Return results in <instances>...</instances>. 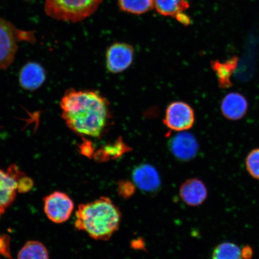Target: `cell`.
Instances as JSON below:
<instances>
[{
    "mask_svg": "<svg viewBox=\"0 0 259 259\" xmlns=\"http://www.w3.org/2000/svg\"><path fill=\"white\" fill-rule=\"evenodd\" d=\"M60 106L68 127L81 137L102 138L112 124L109 102L97 91H67L61 99Z\"/></svg>",
    "mask_w": 259,
    "mask_h": 259,
    "instance_id": "6da1fadb",
    "label": "cell"
},
{
    "mask_svg": "<svg viewBox=\"0 0 259 259\" xmlns=\"http://www.w3.org/2000/svg\"><path fill=\"white\" fill-rule=\"evenodd\" d=\"M122 219L120 209L108 197L80 204L74 226L97 241H108L118 231Z\"/></svg>",
    "mask_w": 259,
    "mask_h": 259,
    "instance_id": "7a4b0ae2",
    "label": "cell"
},
{
    "mask_svg": "<svg viewBox=\"0 0 259 259\" xmlns=\"http://www.w3.org/2000/svg\"><path fill=\"white\" fill-rule=\"evenodd\" d=\"M103 0H45L46 14L57 21L76 23L96 12Z\"/></svg>",
    "mask_w": 259,
    "mask_h": 259,
    "instance_id": "3957f363",
    "label": "cell"
},
{
    "mask_svg": "<svg viewBox=\"0 0 259 259\" xmlns=\"http://www.w3.org/2000/svg\"><path fill=\"white\" fill-rule=\"evenodd\" d=\"M18 30L11 22L0 17V70L7 69L14 61L18 42L25 40L21 35L28 34Z\"/></svg>",
    "mask_w": 259,
    "mask_h": 259,
    "instance_id": "277c9868",
    "label": "cell"
},
{
    "mask_svg": "<svg viewBox=\"0 0 259 259\" xmlns=\"http://www.w3.org/2000/svg\"><path fill=\"white\" fill-rule=\"evenodd\" d=\"M195 121L193 109L188 103L177 101L168 105L163 119L164 124L171 131L182 132L192 128Z\"/></svg>",
    "mask_w": 259,
    "mask_h": 259,
    "instance_id": "5b68a950",
    "label": "cell"
},
{
    "mask_svg": "<svg viewBox=\"0 0 259 259\" xmlns=\"http://www.w3.org/2000/svg\"><path fill=\"white\" fill-rule=\"evenodd\" d=\"M74 203L66 193L55 192L44 199V210L51 221L60 224L67 221L74 209Z\"/></svg>",
    "mask_w": 259,
    "mask_h": 259,
    "instance_id": "8992f818",
    "label": "cell"
},
{
    "mask_svg": "<svg viewBox=\"0 0 259 259\" xmlns=\"http://www.w3.org/2000/svg\"><path fill=\"white\" fill-rule=\"evenodd\" d=\"M134 48L125 43H115L106 53V66L110 73L124 72L131 67L134 59Z\"/></svg>",
    "mask_w": 259,
    "mask_h": 259,
    "instance_id": "52a82bcc",
    "label": "cell"
},
{
    "mask_svg": "<svg viewBox=\"0 0 259 259\" xmlns=\"http://www.w3.org/2000/svg\"><path fill=\"white\" fill-rule=\"evenodd\" d=\"M132 177L136 187L146 194H154L161 189L160 174L150 164L143 163L135 167Z\"/></svg>",
    "mask_w": 259,
    "mask_h": 259,
    "instance_id": "ba28073f",
    "label": "cell"
},
{
    "mask_svg": "<svg viewBox=\"0 0 259 259\" xmlns=\"http://www.w3.org/2000/svg\"><path fill=\"white\" fill-rule=\"evenodd\" d=\"M170 150L178 160L189 161L196 157L199 145L193 135L182 132L171 139Z\"/></svg>",
    "mask_w": 259,
    "mask_h": 259,
    "instance_id": "9c48e42d",
    "label": "cell"
},
{
    "mask_svg": "<svg viewBox=\"0 0 259 259\" xmlns=\"http://www.w3.org/2000/svg\"><path fill=\"white\" fill-rule=\"evenodd\" d=\"M180 196L188 206H198L207 199L208 190L201 180L190 178L181 186Z\"/></svg>",
    "mask_w": 259,
    "mask_h": 259,
    "instance_id": "30bf717a",
    "label": "cell"
},
{
    "mask_svg": "<svg viewBox=\"0 0 259 259\" xmlns=\"http://www.w3.org/2000/svg\"><path fill=\"white\" fill-rule=\"evenodd\" d=\"M248 103L241 94L232 92L226 95L221 103L222 115L227 119L238 121L241 119L248 111Z\"/></svg>",
    "mask_w": 259,
    "mask_h": 259,
    "instance_id": "8fae6325",
    "label": "cell"
},
{
    "mask_svg": "<svg viewBox=\"0 0 259 259\" xmlns=\"http://www.w3.org/2000/svg\"><path fill=\"white\" fill-rule=\"evenodd\" d=\"M46 73L37 63H28L22 67L19 74V83L22 88L30 91L38 89L45 82Z\"/></svg>",
    "mask_w": 259,
    "mask_h": 259,
    "instance_id": "7c38bea8",
    "label": "cell"
},
{
    "mask_svg": "<svg viewBox=\"0 0 259 259\" xmlns=\"http://www.w3.org/2000/svg\"><path fill=\"white\" fill-rule=\"evenodd\" d=\"M132 150V148L125 143L121 138L114 142H109L95 151L93 158L98 163H103L117 159L125 153Z\"/></svg>",
    "mask_w": 259,
    "mask_h": 259,
    "instance_id": "4fadbf2b",
    "label": "cell"
},
{
    "mask_svg": "<svg viewBox=\"0 0 259 259\" xmlns=\"http://www.w3.org/2000/svg\"><path fill=\"white\" fill-rule=\"evenodd\" d=\"M18 181L10 172L0 170V208L5 209L14 202Z\"/></svg>",
    "mask_w": 259,
    "mask_h": 259,
    "instance_id": "5bb4252c",
    "label": "cell"
},
{
    "mask_svg": "<svg viewBox=\"0 0 259 259\" xmlns=\"http://www.w3.org/2000/svg\"><path fill=\"white\" fill-rule=\"evenodd\" d=\"M238 62L237 57L229 58L223 63L218 60L212 61V69L218 76L220 88L228 89L232 85L231 78L237 67Z\"/></svg>",
    "mask_w": 259,
    "mask_h": 259,
    "instance_id": "9a60e30c",
    "label": "cell"
},
{
    "mask_svg": "<svg viewBox=\"0 0 259 259\" xmlns=\"http://www.w3.org/2000/svg\"><path fill=\"white\" fill-rule=\"evenodd\" d=\"M154 8L158 14L177 19L190 8L187 0H155Z\"/></svg>",
    "mask_w": 259,
    "mask_h": 259,
    "instance_id": "2e32d148",
    "label": "cell"
},
{
    "mask_svg": "<svg viewBox=\"0 0 259 259\" xmlns=\"http://www.w3.org/2000/svg\"><path fill=\"white\" fill-rule=\"evenodd\" d=\"M121 11L134 15H142L154 8L155 0H118Z\"/></svg>",
    "mask_w": 259,
    "mask_h": 259,
    "instance_id": "e0dca14e",
    "label": "cell"
},
{
    "mask_svg": "<svg viewBox=\"0 0 259 259\" xmlns=\"http://www.w3.org/2000/svg\"><path fill=\"white\" fill-rule=\"evenodd\" d=\"M18 259H49V254L47 248L41 242L30 241L21 249Z\"/></svg>",
    "mask_w": 259,
    "mask_h": 259,
    "instance_id": "ac0fdd59",
    "label": "cell"
},
{
    "mask_svg": "<svg viewBox=\"0 0 259 259\" xmlns=\"http://www.w3.org/2000/svg\"><path fill=\"white\" fill-rule=\"evenodd\" d=\"M212 259H244L242 250L234 243L225 242L217 246L213 250Z\"/></svg>",
    "mask_w": 259,
    "mask_h": 259,
    "instance_id": "d6986e66",
    "label": "cell"
},
{
    "mask_svg": "<svg viewBox=\"0 0 259 259\" xmlns=\"http://www.w3.org/2000/svg\"><path fill=\"white\" fill-rule=\"evenodd\" d=\"M246 169L250 176L259 180V148H255L248 153L245 159Z\"/></svg>",
    "mask_w": 259,
    "mask_h": 259,
    "instance_id": "ffe728a7",
    "label": "cell"
},
{
    "mask_svg": "<svg viewBox=\"0 0 259 259\" xmlns=\"http://www.w3.org/2000/svg\"><path fill=\"white\" fill-rule=\"evenodd\" d=\"M136 186L129 181H120L118 184V192L122 198L128 199L134 195Z\"/></svg>",
    "mask_w": 259,
    "mask_h": 259,
    "instance_id": "44dd1931",
    "label": "cell"
},
{
    "mask_svg": "<svg viewBox=\"0 0 259 259\" xmlns=\"http://www.w3.org/2000/svg\"><path fill=\"white\" fill-rule=\"evenodd\" d=\"M80 153L89 158H93L95 153V148L92 142L90 141L83 140L79 145Z\"/></svg>",
    "mask_w": 259,
    "mask_h": 259,
    "instance_id": "7402d4cb",
    "label": "cell"
},
{
    "mask_svg": "<svg viewBox=\"0 0 259 259\" xmlns=\"http://www.w3.org/2000/svg\"><path fill=\"white\" fill-rule=\"evenodd\" d=\"M32 186V181L28 178L23 177L18 181V191L20 192H25L30 190Z\"/></svg>",
    "mask_w": 259,
    "mask_h": 259,
    "instance_id": "603a6c76",
    "label": "cell"
},
{
    "mask_svg": "<svg viewBox=\"0 0 259 259\" xmlns=\"http://www.w3.org/2000/svg\"><path fill=\"white\" fill-rule=\"evenodd\" d=\"M243 258L245 259L250 258L252 255V251L250 247H245L244 250H242Z\"/></svg>",
    "mask_w": 259,
    "mask_h": 259,
    "instance_id": "cb8c5ba5",
    "label": "cell"
},
{
    "mask_svg": "<svg viewBox=\"0 0 259 259\" xmlns=\"http://www.w3.org/2000/svg\"><path fill=\"white\" fill-rule=\"evenodd\" d=\"M5 209L0 208V216L2 215V213L4 212Z\"/></svg>",
    "mask_w": 259,
    "mask_h": 259,
    "instance_id": "d4e9b609",
    "label": "cell"
}]
</instances>
